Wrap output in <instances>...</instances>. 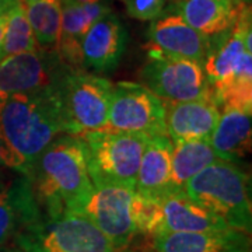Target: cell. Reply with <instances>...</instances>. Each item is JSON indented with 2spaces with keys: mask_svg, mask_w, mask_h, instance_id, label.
I'll return each mask as SVG.
<instances>
[{
  "mask_svg": "<svg viewBox=\"0 0 252 252\" xmlns=\"http://www.w3.org/2000/svg\"><path fill=\"white\" fill-rule=\"evenodd\" d=\"M64 69L58 54L41 49L6 56L0 61V99L51 87Z\"/></svg>",
  "mask_w": 252,
  "mask_h": 252,
  "instance_id": "obj_11",
  "label": "cell"
},
{
  "mask_svg": "<svg viewBox=\"0 0 252 252\" xmlns=\"http://www.w3.org/2000/svg\"><path fill=\"white\" fill-rule=\"evenodd\" d=\"M17 1L18 0H0V16L7 13Z\"/></svg>",
  "mask_w": 252,
  "mask_h": 252,
  "instance_id": "obj_27",
  "label": "cell"
},
{
  "mask_svg": "<svg viewBox=\"0 0 252 252\" xmlns=\"http://www.w3.org/2000/svg\"><path fill=\"white\" fill-rule=\"evenodd\" d=\"M161 234L164 233H203L230 228L221 219L198 205L184 190L170 192L160 198ZM160 235V234H158Z\"/></svg>",
  "mask_w": 252,
  "mask_h": 252,
  "instance_id": "obj_18",
  "label": "cell"
},
{
  "mask_svg": "<svg viewBox=\"0 0 252 252\" xmlns=\"http://www.w3.org/2000/svg\"><path fill=\"white\" fill-rule=\"evenodd\" d=\"M124 3L127 14L140 21H153L167 6V0H126Z\"/></svg>",
  "mask_w": 252,
  "mask_h": 252,
  "instance_id": "obj_25",
  "label": "cell"
},
{
  "mask_svg": "<svg viewBox=\"0 0 252 252\" xmlns=\"http://www.w3.org/2000/svg\"><path fill=\"white\" fill-rule=\"evenodd\" d=\"M24 4L38 48L44 52L58 54L62 0H24Z\"/></svg>",
  "mask_w": 252,
  "mask_h": 252,
  "instance_id": "obj_23",
  "label": "cell"
},
{
  "mask_svg": "<svg viewBox=\"0 0 252 252\" xmlns=\"http://www.w3.org/2000/svg\"><path fill=\"white\" fill-rule=\"evenodd\" d=\"M126 41L125 27L112 11L98 18L81 42L83 69L98 73L114 70L125 52Z\"/></svg>",
  "mask_w": 252,
  "mask_h": 252,
  "instance_id": "obj_13",
  "label": "cell"
},
{
  "mask_svg": "<svg viewBox=\"0 0 252 252\" xmlns=\"http://www.w3.org/2000/svg\"><path fill=\"white\" fill-rule=\"evenodd\" d=\"M147 137L140 133L114 130H97L80 137L87 147V164L93 185L115 184L135 189Z\"/></svg>",
  "mask_w": 252,
  "mask_h": 252,
  "instance_id": "obj_7",
  "label": "cell"
},
{
  "mask_svg": "<svg viewBox=\"0 0 252 252\" xmlns=\"http://www.w3.org/2000/svg\"><path fill=\"white\" fill-rule=\"evenodd\" d=\"M147 252H157V251H156V250H154V251H147Z\"/></svg>",
  "mask_w": 252,
  "mask_h": 252,
  "instance_id": "obj_31",
  "label": "cell"
},
{
  "mask_svg": "<svg viewBox=\"0 0 252 252\" xmlns=\"http://www.w3.org/2000/svg\"><path fill=\"white\" fill-rule=\"evenodd\" d=\"M102 0H62V3H73V4H90V3H98Z\"/></svg>",
  "mask_w": 252,
  "mask_h": 252,
  "instance_id": "obj_28",
  "label": "cell"
},
{
  "mask_svg": "<svg viewBox=\"0 0 252 252\" xmlns=\"http://www.w3.org/2000/svg\"><path fill=\"white\" fill-rule=\"evenodd\" d=\"M7 13L0 16V59H1V45H3V38H4V31H6V26H7Z\"/></svg>",
  "mask_w": 252,
  "mask_h": 252,
  "instance_id": "obj_26",
  "label": "cell"
},
{
  "mask_svg": "<svg viewBox=\"0 0 252 252\" xmlns=\"http://www.w3.org/2000/svg\"><path fill=\"white\" fill-rule=\"evenodd\" d=\"M251 112L225 108L209 139L219 160L235 162L251 150Z\"/></svg>",
  "mask_w": 252,
  "mask_h": 252,
  "instance_id": "obj_21",
  "label": "cell"
},
{
  "mask_svg": "<svg viewBox=\"0 0 252 252\" xmlns=\"http://www.w3.org/2000/svg\"><path fill=\"white\" fill-rule=\"evenodd\" d=\"M42 216L79 212L93 189L84 140L66 135L52 140L30 175Z\"/></svg>",
  "mask_w": 252,
  "mask_h": 252,
  "instance_id": "obj_2",
  "label": "cell"
},
{
  "mask_svg": "<svg viewBox=\"0 0 252 252\" xmlns=\"http://www.w3.org/2000/svg\"><path fill=\"white\" fill-rule=\"evenodd\" d=\"M171 157L172 140L168 135L147 137L136 177L137 195L160 199L170 192Z\"/></svg>",
  "mask_w": 252,
  "mask_h": 252,
  "instance_id": "obj_19",
  "label": "cell"
},
{
  "mask_svg": "<svg viewBox=\"0 0 252 252\" xmlns=\"http://www.w3.org/2000/svg\"><path fill=\"white\" fill-rule=\"evenodd\" d=\"M109 11L111 9L104 0L90 4L62 3V24L58 45V56L66 67L83 69V38L91 26Z\"/></svg>",
  "mask_w": 252,
  "mask_h": 252,
  "instance_id": "obj_16",
  "label": "cell"
},
{
  "mask_svg": "<svg viewBox=\"0 0 252 252\" xmlns=\"http://www.w3.org/2000/svg\"><path fill=\"white\" fill-rule=\"evenodd\" d=\"M122 1H126V0H122Z\"/></svg>",
  "mask_w": 252,
  "mask_h": 252,
  "instance_id": "obj_32",
  "label": "cell"
},
{
  "mask_svg": "<svg viewBox=\"0 0 252 252\" xmlns=\"http://www.w3.org/2000/svg\"><path fill=\"white\" fill-rule=\"evenodd\" d=\"M112 89L114 84L105 77L66 67L56 80L63 132L83 137L90 132L107 130Z\"/></svg>",
  "mask_w": 252,
  "mask_h": 252,
  "instance_id": "obj_5",
  "label": "cell"
},
{
  "mask_svg": "<svg viewBox=\"0 0 252 252\" xmlns=\"http://www.w3.org/2000/svg\"><path fill=\"white\" fill-rule=\"evenodd\" d=\"M24 252H115L97 225L79 212L41 216L14 235Z\"/></svg>",
  "mask_w": 252,
  "mask_h": 252,
  "instance_id": "obj_6",
  "label": "cell"
},
{
  "mask_svg": "<svg viewBox=\"0 0 252 252\" xmlns=\"http://www.w3.org/2000/svg\"><path fill=\"white\" fill-rule=\"evenodd\" d=\"M244 4L237 0H175L170 11L202 35L213 38L234 26Z\"/></svg>",
  "mask_w": 252,
  "mask_h": 252,
  "instance_id": "obj_20",
  "label": "cell"
},
{
  "mask_svg": "<svg viewBox=\"0 0 252 252\" xmlns=\"http://www.w3.org/2000/svg\"><path fill=\"white\" fill-rule=\"evenodd\" d=\"M217 160L219 158L207 140L172 143L170 192L184 190V187L192 177Z\"/></svg>",
  "mask_w": 252,
  "mask_h": 252,
  "instance_id": "obj_22",
  "label": "cell"
},
{
  "mask_svg": "<svg viewBox=\"0 0 252 252\" xmlns=\"http://www.w3.org/2000/svg\"><path fill=\"white\" fill-rule=\"evenodd\" d=\"M62 132L56 83L0 99V164L21 175H31L38 157Z\"/></svg>",
  "mask_w": 252,
  "mask_h": 252,
  "instance_id": "obj_1",
  "label": "cell"
},
{
  "mask_svg": "<svg viewBox=\"0 0 252 252\" xmlns=\"http://www.w3.org/2000/svg\"><path fill=\"white\" fill-rule=\"evenodd\" d=\"M149 55H165L202 63L209 52L210 38L202 35L177 13H162L154 18L147 32Z\"/></svg>",
  "mask_w": 252,
  "mask_h": 252,
  "instance_id": "obj_12",
  "label": "cell"
},
{
  "mask_svg": "<svg viewBox=\"0 0 252 252\" xmlns=\"http://www.w3.org/2000/svg\"><path fill=\"white\" fill-rule=\"evenodd\" d=\"M185 195L221 219L230 228L251 233L252 210L248 177L235 164L217 160L192 177Z\"/></svg>",
  "mask_w": 252,
  "mask_h": 252,
  "instance_id": "obj_4",
  "label": "cell"
},
{
  "mask_svg": "<svg viewBox=\"0 0 252 252\" xmlns=\"http://www.w3.org/2000/svg\"><path fill=\"white\" fill-rule=\"evenodd\" d=\"M237 1H241V3H250V0H237Z\"/></svg>",
  "mask_w": 252,
  "mask_h": 252,
  "instance_id": "obj_30",
  "label": "cell"
},
{
  "mask_svg": "<svg viewBox=\"0 0 252 252\" xmlns=\"http://www.w3.org/2000/svg\"><path fill=\"white\" fill-rule=\"evenodd\" d=\"M107 130L144 136L167 135L164 101L143 84L119 81L112 89Z\"/></svg>",
  "mask_w": 252,
  "mask_h": 252,
  "instance_id": "obj_9",
  "label": "cell"
},
{
  "mask_svg": "<svg viewBox=\"0 0 252 252\" xmlns=\"http://www.w3.org/2000/svg\"><path fill=\"white\" fill-rule=\"evenodd\" d=\"M0 252H24V251L14 244L13 247H11V245H3V247H0Z\"/></svg>",
  "mask_w": 252,
  "mask_h": 252,
  "instance_id": "obj_29",
  "label": "cell"
},
{
  "mask_svg": "<svg viewBox=\"0 0 252 252\" xmlns=\"http://www.w3.org/2000/svg\"><path fill=\"white\" fill-rule=\"evenodd\" d=\"M135 189L99 184L93 185L80 213L90 219L112 244L115 252L126 250L136 238L133 219Z\"/></svg>",
  "mask_w": 252,
  "mask_h": 252,
  "instance_id": "obj_10",
  "label": "cell"
},
{
  "mask_svg": "<svg viewBox=\"0 0 252 252\" xmlns=\"http://www.w3.org/2000/svg\"><path fill=\"white\" fill-rule=\"evenodd\" d=\"M167 135L175 142L207 140L213 133L220 109L212 98L164 102Z\"/></svg>",
  "mask_w": 252,
  "mask_h": 252,
  "instance_id": "obj_14",
  "label": "cell"
},
{
  "mask_svg": "<svg viewBox=\"0 0 252 252\" xmlns=\"http://www.w3.org/2000/svg\"><path fill=\"white\" fill-rule=\"evenodd\" d=\"M41 216L30 177L21 175L7 187H0V247Z\"/></svg>",
  "mask_w": 252,
  "mask_h": 252,
  "instance_id": "obj_17",
  "label": "cell"
},
{
  "mask_svg": "<svg viewBox=\"0 0 252 252\" xmlns=\"http://www.w3.org/2000/svg\"><path fill=\"white\" fill-rule=\"evenodd\" d=\"M251 32V6L247 3L233 27L210 38L203 70L219 109L252 112Z\"/></svg>",
  "mask_w": 252,
  "mask_h": 252,
  "instance_id": "obj_3",
  "label": "cell"
},
{
  "mask_svg": "<svg viewBox=\"0 0 252 252\" xmlns=\"http://www.w3.org/2000/svg\"><path fill=\"white\" fill-rule=\"evenodd\" d=\"M157 252H250V234L234 228L203 233H164L152 240Z\"/></svg>",
  "mask_w": 252,
  "mask_h": 252,
  "instance_id": "obj_15",
  "label": "cell"
},
{
  "mask_svg": "<svg viewBox=\"0 0 252 252\" xmlns=\"http://www.w3.org/2000/svg\"><path fill=\"white\" fill-rule=\"evenodd\" d=\"M7 16L9 18L1 45V59L10 55L39 49L36 45L32 28L28 21L24 0H18L7 11Z\"/></svg>",
  "mask_w": 252,
  "mask_h": 252,
  "instance_id": "obj_24",
  "label": "cell"
},
{
  "mask_svg": "<svg viewBox=\"0 0 252 252\" xmlns=\"http://www.w3.org/2000/svg\"><path fill=\"white\" fill-rule=\"evenodd\" d=\"M139 77L158 98L182 102L212 98L203 64L165 55H149Z\"/></svg>",
  "mask_w": 252,
  "mask_h": 252,
  "instance_id": "obj_8",
  "label": "cell"
}]
</instances>
